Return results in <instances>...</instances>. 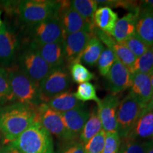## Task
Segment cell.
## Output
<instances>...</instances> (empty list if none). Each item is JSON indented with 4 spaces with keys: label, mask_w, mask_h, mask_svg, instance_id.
<instances>
[{
    "label": "cell",
    "mask_w": 153,
    "mask_h": 153,
    "mask_svg": "<svg viewBox=\"0 0 153 153\" xmlns=\"http://www.w3.org/2000/svg\"><path fill=\"white\" fill-rule=\"evenodd\" d=\"M36 108L19 102L0 108V130L7 142L14 141L36 121Z\"/></svg>",
    "instance_id": "6da1fadb"
},
{
    "label": "cell",
    "mask_w": 153,
    "mask_h": 153,
    "mask_svg": "<svg viewBox=\"0 0 153 153\" xmlns=\"http://www.w3.org/2000/svg\"><path fill=\"white\" fill-rule=\"evenodd\" d=\"M10 144L21 153H54L51 135L38 121Z\"/></svg>",
    "instance_id": "7a4b0ae2"
},
{
    "label": "cell",
    "mask_w": 153,
    "mask_h": 153,
    "mask_svg": "<svg viewBox=\"0 0 153 153\" xmlns=\"http://www.w3.org/2000/svg\"><path fill=\"white\" fill-rule=\"evenodd\" d=\"M14 101L38 106L41 104L38 85L24 73L17 65L7 69Z\"/></svg>",
    "instance_id": "3957f363"
},
{
    "label": "cell",
    "mask_w": 153,
    "mask_h": 153,
    "mask_svg": "<svg viewBox=\"0 0 153 153\" xmlns=\"http://www.w3.org/2000/svg\"><path fill=\"white\" fill-rule=\"evenodd\" d=\"M61 1L50 0H24L19 1L18 11L21 20L28 25L57 16Z\"/></svg>",
    "instance_id": "277c9868"
},
{
    "label": "cell",
    "mask_w": 153,
    "mask_h": 153,
    "mask_svg": "<svg viewBox=\"0 0 153 153\" xmlns=\"http://www.w3.org/2000/svg\"><path fill=\"white\" fill-rule=\"evenodd\" d=\"M17 66L38 85L53 70L31 42L19 53Z\"/></svg>",
    "instance_id": "5b68a950"
},
{
    "label": "cell",
    "mask_w": 153,
    "mask_h": 153,
    "mask_svg": "<svg viewBox=\"0 0 153 153\" xmlns=\"http://www.w3.org/2000/svg\"><path fill=\"white\" fill-rule=\"evenodd\" d=\"M146 108L131 93L119 103L117 110L118 133L121 139L128 137L133 126Z\"/></svg>",
    "instance_id": "8992f818"
},
{
    "label": "cell",
    "mask_w": 153,
    "mask_h": 153,
    "mask_svg": "<svg viewBox=\"0 0 153 153\" xmlns=\"http://www.w3.org/2000/svg\"><path fill=\"white\" fill-rule=\"evenodd\" d=\"M28 33L31 39V43L37 45L62 42L66 36L57 16L52 17L36 24H30Z\"/></svg>",
    "instance_id": "52a82bcc"
},
{
    "label": "cell",
    "mask_w": 153,
    "mask_h": 153,
    "mask_svg": "<svg viewBox=\"0 0 153 153\" xmlns=\"http://www.w3.org/2000/svg\"><path fill=\"white\" fill-rule=\"evenodd\" d=\"M71 85L70 76L62 68L54 69L38 85L42 103H47L55 96L68 91Z\"/></svg>",
    "instance_id": "ba28073f"
},
{
    "label": "cell",
    "mask_w": 153,
    "mask_h": 153,
    "mask_svg": "<svg viewBox=\"0 0 153 153\" xmlns=\"http://www.w3.org/2000/svg\"><path fill=\"white\" fill-rule=\"evenodd\" d=\"M36 121L48 133L65 141L71 140L60 113L55 111L45 103H41L36 108Z\"/></svg>",
    "instance_id": "9c48e42d"
},
{
    "label": "cell",
    "mask_w": 153,
    "mask_h": 153,
    "mask_svg": "<svg viewBox=\"0 0 153 153\" xmlns=\"http://www.w3.org/2000/svg\"><path fill=\"white\" fill-rule=\"evenodd\" d=\"M57 17L65 35L79 31L93 32L94 25L82 18L71 6V1H62Z\"/></svg>",
    "instance_id": "30bf717a"
},
{
    "label": "cell",
    "mask_w": 153,
    "mask_h": 153,
    "mask_svg": "<svg viewBox=\"0 0 153 153\" xmlns=\"http://www.w3.org/2000/svg\"><path fill=\"white\" fill-rule=\"evenodd\" d=\"M19 48V40L16 32L6 23L0 28V64L9 68L13 65Z\"/></svg>",
    "instance_id": "8fae6325"
},
{
    "label": "cell",
    "mask_w": 153,
    "mask_h": 153,
    "mask_svg": "<svg viewBox=\"0 0 153 153\" xmlns=\"http://www.w3.org/2000/svg\"><path fill=\"white\" fill-rule=\"evenodd\" d=\"M94 36L93 32L79 31L68 34L64 40L65 60L68 65L79 62L88 42Z\"/></svg>",
    "instance_id": "7c38bea8"
},
{
    "label": "cell",
    "mask_w": 153,
    "mask_h": 153,
    "mask_svg": "<svg viewBox=\"0 0 153 153\" xmlns=\"http://www.w3.org/2000/svg\"><path fill=\"white\" fill-rule=\"evenodd\" d=\"M106 77L107 87L112 94L123 92L133 85V74L117 58Z\"/></svg>",
    "instance_id": "4fadbf2b"
},
{
    "label": "cell",
    "mask_w": 153,
    "mask_h": 153,
    "mask_svg": "<svg viewBox=\"0 0 153 153\" xmlns=\"http://www.w3.org/2000/svg\"><path fill=\"white\" fill-rule=\"evenodd\" d=\"M119 103L117 96L111 94L107 95L98 105V113L102 128L106 133L118 132L116 116Z\"/></svg>",
    "instance_id": "5bb4252c"
},
{
    "label": "cell",
    "mask_w": 153,
    "mask_h": 153,
    "mask_svg": "<svg viewBox=\"0 0 153 153\" xmlns=\"http://www.w3.org/2000/svg\"><path fill=\"white\" fill-rule=\"evenodd\" d=\"M60 114L71 140H76L89 118L90 112L86 110L84 106Z\"/></svg>",
    "instance_id": "9a60e30c"
},
{
    "label": "cell",
    "mask_w": 153,
    "mask_h": 153,
    "mask_svg": "<svg viewBox=\"0 0 153 153\" xmlns=\"http://www.w3.org/2000/svg\"><path fill=\"white\" fill-rule=\"evenodd\" d=\"M153 135V99L142 114L133 126V129L126 138H131L137 140L148 139Z\"/></svg>",
    "instance_id": "2e32d148"
},
{
    "label": "cell",
    "mask_w": 153,
    "mask_h": 153,
    "mask_svg": "<svg viewBox=\"0 0 153 153\" xmlns=\"http://www.w3.org/2000/svg\"><path fill=\"white\" fill-rule=\"evenodd\" d=\"M130 93L145 107L148 106L153 99V89L150 74H134L133 85Z\"/></svg>",
    "instance_id": "e0dca14e"
},
{
    "label": "cell",
    "mask_w": 153,
    "mask_h": 153,
    "mask_svg": "<svg viewBox=\"0 0 153 153\" xmlns=\"http://www.w3.org/2000/svg\"><path fill=\"white\" fill-rule=\"evenodd\" d=\"M34 44L41 57L53 70L62 68L65 61L64 41L45 45Z\"/></svg>",
    "instance_id": "ac0fdd59"
},
{
    "label": "cell",
    "mask_w": 153,
    "mask_h": 153,
    "mask_svg": "<svg viewBox=\"0 0 153 153\" xmlns=\"http://www.w3.org/2000/svg\"><path fill=\"white\" fill-rule=\"evenodd\" d=\"M118 20L117 13L108 7H99L93 16V23L95 27L111 36H113Z\"/></svg>",
    "instance_id": "d6986e66"
},
{
    "label": "cell",
    "mask_w": 153,
    "mask_h": 153,
    "mask_svg": "<svg viewBox=\"0 0 153 153\" xmlns=\"http://www.w3.org/2000/svg\"><path fill=\"white\" fill-rule=\"evenodd\" d=\"M135 33L148 48L153 45V15L152 11H141L135 25Z\"/></svg>",
    "instance_id": "ffe728a7"
},
{
    "label": "cell",
    "mask_w": 153,
    "mask_h": 153,
    "mask_svg": "<svg viewBox=\"0 0 153 153\" xmlns=\"http://www.w3.org/2000/svg\"><path fill=\"white\" fill-rule=\"evenodd\" d=\"M137 16V14L130 12L118 19L113 33L116 41L123 43L135 33V25Z\"/></svg>",
    "instance_id": "44dd1931"
},
{
    "label": "cell",
    "mask_w": 153,
    "mask_h": 153,
    "mask_svg": "<svg viewBox=\"0 0 153 153\" xmlns=\"http://www.w3.org/2000/svg\"><path fill=\"white\" fill-rule=\"evenodd\" d=\"M45 104L52 109L60 114L85 106L84 103L75 98L74 93L68 91L53 97Z\"/></svg>",
    "instance_id": "7402d4cb"
},
{
    "label": "cell",
    "mask_w": 153,
    "mask_h": 153,
    "mask_svg": "<svg viewBox=\"0 0 153 153\" xmlns=\"http://www.w3.org/2000/svg\"><path fill=\"white\" fill-rule=\"evenodd\" d=\"M104 50V47L103 43L98 38L94 35L88 42L82 53L80 61L89 67L95 66Z\"/></svg>",
    "instance_id": "603a6c76"
},
{
    "label": "cell",
    "mask_w": 153,
    "mask_h": 153,
    "mask_svg": "<svg viewBox=\"0 0 153 153\" xmlns=\"http://www.w3.org/2000/svg\"><path fill=\"white\" fill-rule=\"evenodd\" d=\"M102 129V125H101L100 118L99 116L98 108H95L90 113L89 118L86 122L83 130L80 134V141L83 145L86 144Z\"/></svg>",
    "instance_id": "cb8c5ba5"
},
{
    "label": "cell",
    "mask_w": 153,
    "mask_h": 153,
    "mask_svg": "<svg viewBox=\"0 0 153 153\" xmlns=\"http://www.w3.org/2000/svg\"><path fill=\"white\" fill-rule=\"evenodd\" d=\"M107 48L111 50L116 58L128 69L132 73L133 65L137 59L135 55L123 43L117 42L115 39Z\"/></svg>",
    "instance_id": "d4e9b609"
},
{
    "label": "cell",
    "mask_w": 153,
    "mask_h": 153,
    "mask_svg": "<svg viewBox=\"0 0 153 153\" xmlns=\"http://www.w3.org/2000/svg\"><path fill=\"white\" fill-rule=\"evenodd\" d=\"M71 6L74 10L87 22L94 24L93 16L98 9V4L94 0H74Z\"/></svg>",
    "instance_id": "484cf974"
},
{
    "label": "cell",
    "mask_w": 153,
    "mask_h": 153,
    "mask_svg": "<svg viewBox=\"0 0 153 153\" xmlns=\"http://www.w3.org/2000/svg\"><path fill=\"white\" fill-rule=\"evenodd\" d=\"M153 70V51L149 48L140 57H137L133 65L132 74L143 73L150 74Z\"/></svg>",
    "instance_id": "4316f807"
},
{
    "label": "cell",
    "mask_w": 153,
    "mask_h": 153,
    "mask_svg": "<svg viewBox=\"0 0 153 153\" xmlns=\"http://www.w3.org/2000/svg\"><path fill=\"white\" fill-rule=\"evenodd\" d=\"M74 96L82 103L88 101H94L97 104H100L101 100L97 97L96 88L90 82H85L78 86Z\"/></svg>",
    "instance_id": "83f0119b"
},
{
    "label": "cell",
    "mask_w": 153,
    "mask_h": 153,
    "mask_svg": "<svg viewBox=\"0 0 153 153\" xmlns=\"http://www.w3.org/2000/svg\"><path fill=\"white\" fill-rule=\"evenodd\" d=\"M120 145L118 153H147L150 141L137 140L131 138H124Z\"/></svg>",
    "instance_id": "f1b7e54d"
},
{
    "label": "cell",
    "mask_w": 153,
    "mask_h": 153,
    "mask_svg": "<svg viewBox=\"0 0 153 153\" xmlns=\"http://www.w3.org/2000/svg\"><path fill=\"white\" fill-rule=\"evenodd\" d=\"M70 74L75 83L82 84L89 82L94 79V74L91 73L88 69L80 62H73L70 65Z\"/></svg>",
    "instance_id": "f546056e"
},
{
    "label": "cell",
    "mask_w": 153,
    "mask_h": 153,
    "mask_svg": "<svg viewBox=\"0 0 153 153\" xmlns=\"http://www.w3.org/2000/svg\"><path fill=\"white\" fill-rule=\"evenodd\" d=\"M14 101L7 69L0 65V104Z\"/></svg>",
    "instance_id": "4dcf8cb0"
},
{
    "label": "cell",
    "mask_w": 153,
    "mask_h": 153,
    "mask_svg": "<svg viewBox=\"0 0 153 153\" xmlns=\"http://www.w3.org/2000/svg\"><path fill=\"white\" fill-rule=\"evenodd\" d=\"M116 57L114 52L109 48H105L99 57L98 68L101 75L106 76L116 60Z\"/></svg>",
    "instance_id": "1f68e13d"
},
{
    "label": "cell",
    "mask_w": 153,
    "mask_h": 153,
    "mask_svg": "<svg viewBox=\"0 0 153 153\" xmlns=\"http://www.w3.org/2000/svg\"><path fill=\"white\" fill-rule=\"evenodd\" d=\"M105 140H106V132L102 129L90 140L84 145L85 153H103Z\"/></svg>",
    "instance_id": "d6a6232c"
},
{
    "label": "cell",
    "mask_w": 153,
    "mask_h": 153,
    "mask_svg": "<svg viewBox=\"0 0 153 153\" xmlns=\"http://www.w3.org/2000/svg\"><path fill=\"white\" fill-rule=\"evenodd\" d=\"M123 43L128 48L132 53L137 57H140L150 48L146 45L144 42L136 35L133 34L127 40L123 42Z\"/></svg>",
    "instance_id": "836d02e7"
},
{
    "label": "cell",
    "mask_w": 153,
    "mask_h": 153,
    "mask_svg": "<svg viewBox=\"0 0 153 153\" xmlns=\"http://www.w3.org/2000/svg\"><path fill=\"white\" fill-rule=\"evenodd\" d=\"M120 145V137L118 132L106 133V140L103 153H118Z\"/></svg>",
    "instance_id": "e575fe53"
},
{
    "label": "cell",
    "mask_w": 153,
    "mask_h": 153,
    "mask_svg": "<svg viewBox=\"0 0 153 153\" xmlns=\"http://www.w3.org/2000/svg\"><path fill=\"white\" fill-rule=\"evenodd\" d=\"M57 153H85V151L84 145L74 140L67 141Z\"/></svg>",
    "instance_id": "d590c367"
},
{
    "label": "cell",
    "mask_w": 153,
    "mask_h": 153,
    "mask_svg": "<svg viewBox=\"0 0 153 153\" xmlns=\"http://www.w3.org/2000/svg\"><path fill=\"white\" fill-rule=\"evenodd\" d=\"M0 153H21L19 151L15 148L14 146H12L11 144L6 146L4 148L2 149Z\"/></svg>",
    "instance_id": "8d00e7d4"
},
{
    "label": "cell",
    "mask_w": 153,
    "mask_h": 153,
    "mask_svg": "<svg viewBox=\"0 0 153 153\" xmlns=\"http://www.w3.org/2000/svg\"><path fill=\"white\" fill-rule=\"evenodd\" d=\"M153 142L152 140H150V145H149L148 150H147V153H153Z\"/></svg>",
    "instance_id": "74e56055"
},
{
    "label": "cell",
    "mask_w": 153,
    "mask_h": 153,
    "mask_svg": "<svg viewBox=\"0 0 153 153\" xmlns=\"http://www.w3.org/2000/svg\"><path fill=\"white\" fill-rule=\"evenodd\" d=\"M150 80H151V84H152V87L153 89V70L152 71V72L150 74Z\"/></svg>",
    "instance_id": "f35d334b"
},
{
    "label": "cell",
    "mask_w": 153,
    "mask_h": 153,
    "mask_svg": "<svg viewBox=\"0 0 153 153\" xmlns=\"http://www.w3.org/2000/svg\"><path fill=\"white\" fill-rule=\"evenodd\" d=\"M1 11H0V28H1V24H2V20H1Z\"/></svg>",
    "instance_id": "ab89813d"
},
{
    "label": "cell",
    "mask_w": 153,
    "mask_h": 153,
    "mask_svg": "<svg viewBox=\"0 0 153 153\" xmlns=\"http://www.w3.org/2000/svg\"><path fill=\"white\" fill-rule=\"evenodd\" d=\"M151 138H152V140H152V141H153V135L152 136V137H151Z\"/></svg>",
    "instance_id": "60d3db41"
},
{
    "label": "cell",
    "mask_w": 153,
    "mask_h": 153,
    "mask_svg": "<svg viewBox=\"0 0 153 153\" xmlns=\"http://www.w3.org/2000/svg\"><path fill=\"white\" fill-rule=\"evenodd\" d=\"M151 49L152 50V51H153V45H152V48H151Z\"/></svg>",
    "instance_id": "b9f144b4"
},
{
    "label": "cell",
    "mask_w": 153,
    "mask_h": 153,
    "mask_svg": "<svg viewBox=\"0 0 153 153\" xmlns=\"http://www.w3.org/2000/svg\"><path fill=\"white\" fill-rule=\"evenodd\" d=\"M152 15H153V11H152Z\"/></svg>",
    "instance_id": "7bdbcfd3"
},
{
    "label": "cell",
    "mask_w": 153,
    "mask_h": 153,
    "mask_svg": "<svg viewBox=\"0 0 153 153\" xmlns=\"http://www.w3.org/2000/svg\"><path fill=\"white\" fill-rule=\"evenodd\" d=\"M152 142H153V141H152ZM152 145H153V144H152Z\"/></svg>",
    "instance_id": "ee69618b"
}]
</instances>
